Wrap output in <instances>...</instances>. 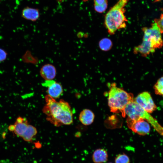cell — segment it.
I'll return each instance as SVG.
<instances>
[{"mask_svg": "<svg viewBox=\"0 0 163 163\" xmlns=\"http://www.w3.org/2000/svg\"><path fill=\"white\" fill-rule=\"evenodd\" d=\"M46 104L43 111L46 119L56 126L69 125L73 121V113L69 104L62 99L58 101L48 95L45 97Z\"/></svg>", "mask_w": 163, "mask_h": 163, "instance_id": "cell-1", "label": "cell"}, {"mask_svg": "<svg viewBox=\"0 0 163 163\" xmlns=\"http://www.w3.org/2000/svg\"><path fill=\"white\" fill-rule=\"evenodd\" d=\"M142 30L144 35L142 42L134 48L133 52L136 54L139 53L143 56L146 57L154 52L156 49L161 48L163 41L162 34L155 23L152 24L150 27H143Z\"/></svg>", "mask_w": 163, "mask_h": 163, "instance_id": "cell-2", "label": "cell"}, {"mask_svg": "<svg viewBox=\"0 0 163 163\" xmlns=\"http://www.w3.org/2000/svg\"><path fill=\"white\" fill-rule=\"evenodd\" d=\"M129 0H119L106 14L104 24L109 34H114L118 29L124 28L127 20L124 13V7Z\"/></svg>", "mask_w": 163, "mask_h": 163, "instance_id": "cell-3", "label": "cell"}, {"mask_svg": "<svg viewBox=\"0 0 163 163\" xmlns=\"http://www.w3.org/2000/svg\"><path fill=\"white\" fill-rule=\"evenodd\" d=\"M108 94V104L111 112L121 113L122 116L126 114V106L134 101L133 94L117 87L114 83L111 84Z\"/></svg>", "mask_w": 163, "mask_h": 163, "instance_id": "cell-4", "label": "cell"}, {"mask_svg": "<svg viewBox=\"0 0 163 163\" xmlns=\"http://www.w3.org/2000/svg\"><path fill=\"white\" fill-rule=\"evenodd\" d=\"M126 115L133 120L142 118L149 123L155 130L163 137V127L150 113L147 112L134 100L129 103L125 109Z\"/></svg>", "mask_w": 163, "mask_h": 163, "instance_id": "cell-5", "label": "cell"}, {"mask_svg": "<svg viewBox=\"0 0 163 163\" xmlns=\"http://www.w3.org/2000/svg\"><path fill=\"white\" fill-rule=\"evenodd\" d=\"M126 122L129 128L139 135L144 136L150 133L151 129L150 125L144 119L140 118L133 120L127 118Z\"/></svg>", "mask_w": 163, "mask_h": 163, "instance_id": "cell-6", "label": "cell"}, {"mask_svg": "<svg viewBox=\"0 0 163 163\" xmlns=\"http://www.w3.org/2000/svg\"><path fill=\"white\" fill-rule=\"evenodd\" d=\"M134 101L149 113H152L157 109L156 105L150 94L147 91H144L139 94Z\"/></svg>", "mask_w": 163, "mask_h": 163, "instance_id": "cell-7", "label": "cell"}, {"mask_svg": "<svg viewBox=\"0 0 163 163\" xmlns=\"http://www.w3.org/2000/svg\"><path fill=\"white\" fill-rule=\"evenodd\" d=\"M22 16L24 19L32 21H36L40 17V12L37 8L26 7L22 11Z\"/></svg>", "mask_w": 163, "mask_h": 163, "instance_id": "cell-8", "label": "cell"}, {"mask_svg": "<svg viewBox=\"0 0 163 163\" xmlns=\"http://www.w3.org/2000/svg\"><path fill=\"white\" fill-rule=\"evenodd\" d=\"M108 154L107 151L104 149L95 150L92 155V160L94 163H104L108 160Z\"/></svg>", "mask_w": 163, "mask_h": 163, "instance_id": "cell-9", "label": "cell"}, {"mask_svg": "<svg viewBox=\"0 0 163 163\" xmlns=\"http://www.w3.org/2000/svg\"><path fill=\"white\" fill-rule=\"evenodd\" d=\"M94 113L90 110L85 109L80 113L79 119L84 125L88 126L91 124L94 118Z\"/></svg>", "mask_w": 163, "mask_h": 163, "instance_id": "cell-10", "label": "cell"}, {"mask_svg": "<svg viewBox=\"0 0 163 163\" xmlns=\"http://www.w3.org/2000/svg\"><path fill=\"white\" fill-rule=\"evenodd\" d=\"M48 88V95L54 99L59 97L62 93L63 89L61 85L55 82Z\"/></svg>", "mask_w": 163, "mask_h": 163, "instance_id": "cell-11", "label": "cell"}, {"mask_svg": "<svg viewBox=\"0 0 163 163\" xmlns=\"http://www.w3.org/2000/svg\"><path fill=\"white\" fill-rule=\"evenodd\" d=\"M56 69L54 67L50 65L44 66L41 69L42 76L46 80H52L56 75Z\"/></svg>", "mask_w": 163, "mask_h": 163, "instance_id": "cell-12", "label": "cell"}, {"mask_svg": "<svg viewBox=\"0 0 163 163\" xmlns=\"http://www.w3.org/2000/svg\"><path fill=\"white\" fill-rule=\"evenodd\" d=\"M15 129L14 132L15 134L21 137L26 132L29 126L27 120L25 119L22 123H18L15 122Z\"/></svg>", "mask_w": 163, "mask_h": 163, "instance_id": "cell-13", "label": "cell"}, {"mask_svg": "<svg viewBox=\"0 0 163 163\" xmlns=\"http://www.w3.org/2000/svg\"><path fill=\"white\" fill-rule=\"evenodd\" d=\"M37 133L36 128L33 126L29 124L27 129L21 138L26 141L30 142Z\"/></svg>", "mask_w": 163, "mask_h": 163, "instance_id": "cell-14", "label": "cell"}, {"mask_svg": "<svg viewBox=\"0 0 163 163\" xmlns=\"http://www.w3.org/2000/svg\"><path fill=\"white\" fill-rule=\"evenodd\" d=\"M94 8L95 11L100 13L104 12L107 7V0H94Z\"/></svg>", "mask_w": 163, "mask_h": 163, "instance_id": "cell-15", "label": "cell"}, {"mask_svg": "<svg viewBox=\"0 0 163 163\" xmlns=\"http://www.w3.org/2000/svg\"><path fill=\"white\" fill-rule=\"evenodd\" d=\"M99 47L102 51H107L110 50L112 46L111 40L107 38L102 39L99 42Z\"/></svg>", "mask_w": 163, "mask_h": 163, "instance_id": "cell-16", "label": "cell"}, {"mask_svg": "<svg viewBox=\"0 0 163 163\" xmlns=\"http://www.w3.org/2000/svg\"><path fill=\"white\" fill-rule=\"evenodd\" d=\"M155 93L163 97V76L159 78L153 86Z\"/></svg>", "mask_w": 163, "mask_h": 163, "instance_id": "cell-17", "label": "cell"}, {"mask_svg": "<svg viewBox=\"0 0 163 163\" xmlns=\"http://www.w3.org/2000/svg\"><path fill=\"white\" fill-rule=\"evenodd\" d=\"M115 163H130V160L127 155L123 153L119 154L115 157Z\"/></svg>", "mask_w": 163, "mask_h": 163, "instance_id": "cell-18", "label": "cell"}, {"mask_svg": "<svg viewBox=\"0 0 163 163\" xmlns=\"http://www.w3.org/2000/svg\"><path fill=\"white\" fill-rule=\"evenodd\" d=\"M161 34L163 33V13L161 14L159 18L154 20Z\"/></svg>", "mask_w": 163, "mask_h": 163, "instance_id": "cell-19", "label": "cell"}, {"mask_svg": "<svg viewBox=\"0 0 163 163\" xmlns=\"http://www.w3.org/2000/svg\"><path fill=\"white\" fill-rule=\"evenodd\" d=\"M7 54L3 49L0 48V62L5 60L7 58Z\"/></svg>", "mask_w": 163, "mask_h": 163, "instance_id": "cell-20", "label": "cell"}, {"mask_svg": "<svg viewBox=\"0 0 163 163\" xmlns=\"http://www.w3.org/2000/svg\"><path fill=\"white\" fill-rule=\"evenodd\" d=\"M55 82L54 81L52 80H46L45 82L43 83L42 85L43 86L48 87Z\"/></svg>", "mask_w": 163, "mask_h": 163, "instance_id": "cell-21", "label": "cell"}, {"mask_svg": "<svg viewBox=\"0 0 163 163\" xmlns=\"http://www.w3.org/2000/svg\"><path fill=\"white\" fill-rule=\"evenodd\" d=\"M25 119L20 117H18L16 119L15 122L20 123L23 122Z\"/></svg>", "mask_w": 163, "mask_h": 163, "instance_id": "cell-22", "label": "cell"}, {"mask_svg": "<svg viewBox=\"0 0 163 163\" xmlns=\"http://www.w3.org/2000/svg\"><path fill=\"white\" fill-rule=\"evenodd\" d=\"M9 130L11 132H14L15 129V125L14 124H11L9 125L8 127Z\"/></svg>", "mask_w": 163, "mask_h": 163, "instance_id": "cell-23", "label": "cell"}, {"mask_svg": "<svg viewBox=\"0 0 163 163\" xmlns=\"http://www.w3.org/2000/svg\"><path fill=\"white\" fill-rule=\"evenodd\" d=\"M82 0L84 2H85L88 1H89V0Z\"/></svg>", "mask_w": 163, "mask_h": 163, "instance_id": "cell-24", "label": "cell"}, {"mask_svg": "<svg viewBox=\"0 0 163 163\" xmlns=\"http://www.w3.org/2000/svg\"><path fill=\"white\" fill-rule=\"evenodd\" d=\"M112 163V162H109V163Z\"/></svg>", "mask_w": 163, "mask_h": 163, "instance_id": "cell-25", "label": "cell"}]
</instances>
